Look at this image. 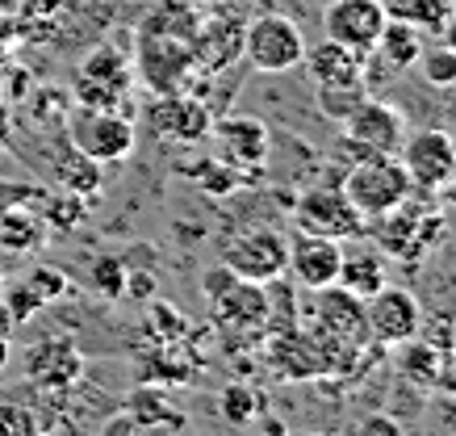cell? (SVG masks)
Instances as JSON below:
<instances>
[{
  "mask_svg": "<svg viewBox=\"0 0 456 436\" xmlns=\"http://www.w3.org/2000/svg\"><path fill=\"white\" fill-rule=\"evenodd\" d=\"M369 231L377 235L386 256H394V260H419L444 235V214L431 202H419V197L406 193L394 210L369 218Z\"/></svg>",
  "mask_w": 456,
  "mask_h": 436,
  "instance_id": "1",
  "label": "cell"
},
{
  "mask_svg": "<svg viewBox=\"0 0 456 436\" xmlns=\"http://www.w3.org/2000/svg\"><path fill=\"white\" fill-rule=\"evenodd\" d=\"M130 88H134V59L118 43H101L80 59L71 80V101L93 110H122Z\"/></svg>",
  "mask_w": 456,
  "mask_h": 436,
  "instance_id": "2",
  "label": "cell"
},
{
  "mask_svg": "<svg viewBox=\"0 0 456 436\" xmlns=\"http://www.w3.org/2000/svg\"><path fill=\"white\" fill-rule=\"evenodd\" d=\"M193 71L201 68H197L189 38H176V34H164V29H139L134 34V76L151 88L155 97L184 93Z\"/></svg>",
  "mask_w": 456,
  "mask_h": 436,
  "instance_id": "3",
  "label": "cell"
},
{
  "mask_svg": "<svg viewBox=\"0 0 456 436\" xmlns=\"http://www.w3.org/2000/svg\"><path fill=\"white\" fill-rule=\"evenodd\" d=\"M339 189L364 218L394 210L406 193H415V185H411L398 155H360V160H352Z\"/></svg>",
  "mask_w": 456,
  "mask_h": 436,
  "instance_id": "4",
  "label": "cell"
},
{
  "mask_svg": "<svg viewBox=\"0 0 456 436\" xmlns=\"http://www.w3.org/2000/svg\"><path fill=\"white\" fill-rule=\"evenodd\" d=\"M68 135L71 147L93 155L97 164H122L134 152V122L122 110H93V105H71L68 110Z\"/></svg>",
  "mask_w": 456,
  "mask_h": 436,
  "instance_id": "5",
  "label": "cell"
},
{
  "mask_svg": "<svg viewBox=\"0 0 456 436\" xmlns=\"http://www.w3.org/2000/svg\"><path fill=\"white\" fill-rule=\"evenodd\" d=\"M243 55L264 76H281V71L302 68L305 55V34L302 26L285 13H260L256 21L243 26Z\"/></svg>",
  "mask_w": 456,
  "mask_h": 436,
  "instance_id": "6",
  "label": "cell"
},
{
  "mask_svg": "<svg viewBox=\"0 0 456 436\" xmlns=\"http://www.w3.org/2000/svg\"><path fill=\"white\" fill-rule=\"evenodd\" d=\"M339 127H344V152L352 155V160H360V155H398L402 139H406V118H402V110L381 97H373V93L360 101Z\"/></svg>",
  "mask_w": 456,
  "mask_h": 436,
  "instance_id": "7",
  "label": "cell"
},
{
  "mask_svg": "<svg viewBox=\"0 0 456 436\" xmlns=\"http://www.w3.org/2000/svg\"><path fill=\"white\" fill-rule=\"evenodd\" d=\"M285 260H289V235L277 231V226H251L239 240H231L222 248V265L231 268L243 282H277L285 273Z\"/></svg>",
  "mask_w": 456,
  "mask_h": 436,
  "instance_id": "8",
  "label": "cell"
},
{
  "mask_svg": "<svg viewBox=\"0 0 456 436\" xmlns=\"http://www.w3.org/2000/svg\"><path fill=\"white\" fill-rule=\"evenodd\" d=\"M398 160L411 185L423 189V193H440L448 177H452V160H456V139L448 130L440 127H428V130H406V139L398 147Z\"/></svg>",
  "mask_w": 456,
  "mask_h": 436,
  "instance_id": "9",
  "label": "cell"
},
{
  "mask_svg": "<svg viewBox=\"0 0 456 436\" xmlns=\"http://www.w3.org/2000/svg\"><path fill=\"white\" fill-rule=\"evenodd\" d=\"M419 327H423V307L406 285H381L377 294L364 298V332L377 344L398 349L402 340L419 336Z\"/></svg>",
  "mask_w": 456,
  "mask_h": 436,
  "instance_id": "10",
  "label": "cell"
},
{
  "mask_svg": "<svg viewBox=\"0 0 456 436\" xmlns=\"http://www.w3.org/2000/svg\"><path fill=\"white\" fill-rule=\"evenodd\" d=\"M206 294L214 302V315H218L222 327H264L268 315H273L268 298H264V285L243 282L226 265H218L206 277Z\"/></svg>",
  "mask_w": 456,
  "mask_h": 436,
  "instance_id": "11",
  "label": "cell"
},
{
  "mask_svg": "<svg viewBox=\"0 0 456 436\" xmlns=\"http://www.w3.org/2000/svg\"><path fill=\"white\" fill-rule=\"evenodd\" d=\"M389 21L386 0H331L322 9V29L327 38H335L339 46L356 51V55H369L381 38V29Z\"/></svg>",
  "mask_w": 456,
  "mask_h": 436,
  "instance_id": "12",
  "label": "cell"
},
{
  "mask_svg": "<svg viewBox=\"0 0 456 436\" xmlns=\"http://www.w3.org/2000/svg\"><path fill=\"white\" fill-rule=\"evenodd\" d=\"M297 218H302V231H318V235H331V240H360L369 231V218L347 202L339 185H318V189L302 193Z\"/></svg>",
  "mask_w": 456,
  "mask_h": 436,
  "instance_id": "13",
  "label": "cell"
},
{
  "mask_svg": "<svg viewBox=\"0 0 456 436\" xmlns=\"http://www.w3.org/2000/svg\"><path fill=\"white\" fill-rule=\"evenodd\" d=\"M339 265H344V240L318 235V231H297L289 240V260L285 273L302 290H327L339 282Z\"/></svg>",
  "mask_w": 456,
  "mask_h": 436,
  "instance_id": "14",
  "label": "cell"
},
{
  "mask_svg": "<svg viewBox=\"0 0 456 436\" xmlns=\"http://www.w3.org/2000/svg\"><path fill=\"white\" fill-rule=\"evenodd\" d=\"M26 378L38 386V391H51V394H63L71 391L76 382L84 378V357L80 349L63 336H51V340H38L26 349Z\"/></svg>",
  "mask_w": 456,
  "mask_h": 436,
  "instance_id": "15",
  "label": "cell"
},
{
  "mask_svg": "<svg viewBox=\"0 0 456 436\" xmlns=\"http://www.w3.org/2000/svg\"><path fill=\"white\" fill-rule=\"evenodd\" d=\"M209 139L218 143L222 160L231 169H260L268 160V127L260 118H248V113H226L218 122H209Z\"/></svg>",
  "mask_w": 456,
  "mask_h": 436,
  "instance_id": "16",
  "label": "cell"
},
{
  "mask_svg": "<svg viewBox=\"0 0 456 436\" xmlns=\"http://www.w3.org/2000/svg\"><path fill=\"white\" fill-rule=\"evenodd\" d=\"M243 26H248V21H239V17H231V13L201 17L197 29L189 34L197 68H206V71H226L231 68V63L243 55Z\"/></svg>",
  "mask_w": 456,
  "mask_h": 436,
  "instance_id": "17",
  "label": "cell"
},
{
  "mask_svg": "<svg viewBox=\"0 0 456 436\" xmlns=\"http://www.w3.org/2000/svg\"><path fill=\"white\" fill-rule=\"evenodd\" d=\"M147 122H151V130L159 139H176V143L209 139V113L189 93H164V97H155V105L147 110Z\"/></svg>",
  "mask_w": 456,
  "mask_h": 436,
  "instance_id": "18",
  "label": "cell"
},
{
  "mask_svg": "<svg viewBox=\"0 0 456 436\" xmlns=\"http://www.w3.org/2000/svg\"><path fill=\"white\" fill-rule=\"evenodd\" d=\"M302 63H305V71H310L314 88L318 85H352V80H364V55L339 46L335 38H322L318 46H305ZM369 93H373V88H369Z\"/></svg>",
  "mask_w": 456,
  "mask_h": 436,
  "instance_id": "19",
  "label": "cell"
},
{
  "mask_svg": "<svg viewBox=\"0 0 456 436\" xmlns=\"http://www.w3.org/2000/svg\"><path fill=\"white\" fill-rule=\"evenodd\" d=\"M423 29L415 21H406V17H394L389 13L386 29H381V38L369 55H377L381 68H389V76H402V71H415L419 55H423Z\"/></svg>",
  "mask_w": 456,
  "mask_h": 436,
  "instance_id": "20",
  "label": "cell"
},
{
  "mask_svg": "<svg viewBox=\"0 0 456 436\" xmlns=\"http://www.w3.org/2000/svg\"><path fill=\"white\" fill-rule=\"evenodd\" d=\"M402 369H406V378L419 382V386H440L448 378V357L440 352V344H431V340H402Z\"/></svg>",
  "mask_w": 456,
  "mask_h": 436,
  "instance_id": "21",
  "label": "cell"
},
{
  "mask_svg": "<svg viewBox=\"0 0 456 436\" xmlns=\"http://www.w3.org/2000/svg\"><path fill=\"white\" fill-rule=\"evenodd\" d=\"M46 240V223L26 206H4L0 210V248L4 252H34Z\"/></svg>",
  "mask_w": 456,
  "mask_h": 436,
  "instance_id": "22",
  "label": "cell"
},
{
  "mask_svg": "<svg viewBox=\"0 0 456 436\" xmlns=\"http://www.w3.org/2000/svg\"><path fill=\"white\" fill-rule=\"evenodd\" d=\"M126 415L139 424V432H151V428H184V415H180L172 403H167L164 391L155 386H142L126 399Z\"/></svg>",
  "mask_w": 456,
  "mask_h": 436,
  "instance_id": "23",
  "label": "cell"
},
{
  "mask_svg": "<svg viewBox=\"0 0 456 436\" xmlns=\"http://www.w3.org/2000/svg\"><path fill=\"white\" fill-rule=\"evenodd\" d=\"M335 285L364 302L369 294H377V290L386 285V268H381V260H377V256H369V252H360V256H347V252H344V265H339V282H335Z\"/></svg>",
  "mask_w": 456,
  "mask_h": 436,
  "instance_id": "24",
  "label": "cell"
},
{
  "mask_svg": "<svg viewBox=\"0 0 456 436\" xmlns=\"http://www.w3.org/2000/svg\"><path fill=\"white\" fill-rule=\"evenodd\" d=\"M101 181H105V172H101V164L93 160V155L71 152V155H63V160H59V185H63L68 193L93 197L101 189Z\"/></svg>",
  "mask_w": 456,
  "mask_h": 436,
  "instance_id": "25",
  "label": "cell"
},
{
  "mask_svg": "<svg viewBox=\"0 0 456 436\" xmlns=\"http://www.w3.org/2000/svg\"><path fill=\"white\" fill-rule=\"evenodd\" d=\"M364 97H369V85H364V80H352V85H318V93H314L318 113L331 118V122H344Z\"/></svg>",
  "mask_w": 456,
  "mask_h": 436,
  "instance_id": "26",
  "label": "cell"
},
{
  "mask_svg": "<svg viewBox=\"0 0 456 436\" xmlns=\"http://www.w3.org/2000/svg\"><path fill=\"white\" fill-rule=\"evenodd\" d=\"M415 71L428 80L431 88H452L456 85V51L448 43H436V46H423Z\"/></svg>",
  "mask_w": 456,
  "mask_h": 436,
  "instance_id": "27",
  "label": "cell"
},
{
  "mask_svg": "<svg viewBox=\"0 0 456 436\" xmlns=\"http://www.w3.org/2000/svg\"><path fill=\"white\" fill-rule=\"evenodd\" d=\"M42 223L55 226V231H71V226L84 223V206H88V197H76V193H55V197H42Z\"/></svg>",
  "mask_w": 456,
  "mask_h": 436,
  "instance_id": "28",
  "label": "cell"
},
{
  "mask_svg": "<svg viewBox=\"0 0 456 436\" xmlns=\"http://www.w3.org/2000/svg\"><path fill=\"white\" fill-rule=\"evenodd\" d=\"M218 411L226 424H251V415H256V394H251L248 386L231 382V386H222V394H218Z\"/></svg>",
  "mask_w": 456,
  "mask_h": 436,
  "instance_id": "29",
  "label": "cell"
},
{
  "mask_svg": "<svg viewBox=\"0 0 456 436\" xmlns=\"http://www.w3.org/2000/svg\"><path fill=\"white\" fill-rule=\"evenodd\" d=\"M452 0H406V9H402L398 17H406V21H415L419 29H440L448 17H452Z\"/></svg>",
  "mask_w": 456,
  "mask_h": 436,
  "instance_id": "30",
  "label": "cell"
},
{
  "mask_svg": "<svg viewBox=\"0 0 456 436\" xmlns=\"http://www.w3.org/2000/svg\"><path fill=\"white\" fill-rule=\"evenodd\" d=\"M21 282L29 285V290H34V294L42 298V302H59V298L68 294L71 285H68V277H63V273H59L55 265H34L26 273V277H21Z\"/></svg>",
  "mask_w": 456,
  "mask_h": 436,
  "instance_id": "31",
  "label": "cell"
},
{
  "mask_svg": "<svg viewBox=\"0 0 456 436\" xmlns=\"http://www.w3.org/2000/svg\"><path fill=\"white\" fill-rule=\"evenodd\" d=\"M0 298H4V307H9V315H13V324H17V327L29 324V319H34V315H38V310L46 307V302H42V298L34 294V290H29L26 282L4 285V290H0Z\"/></svg>",
  "mask_w": 456,
  "mask_h": 436,
  "instance_id": "32",
  "label": "cell"
},
{
  "mask_svg": "<svg viewBox=\"0 0 456 436\" xmlns=\"http://www.w3.org/2000/svg\"><path fill=\"white\" fill-rule=\"evenodd\" d=\"M42 420L26 403H0V436H34Z\"/></svg>",
  "mask_w": 456,
  "mask_h": 436,
  "instance_id": "33",
  "label": "cell"
},
{
  "mask_svg": "<svg viewBox=\"0 0 456 436\" xmlns=\"http://www.w3.org/2000/svg\"><path fill=\"white\" fill-rule=\"evenodd\" d=\"M93 285H97V290L110 298V302H118V298H122V290H126V268H122V260L101 256L97 265H93Z\"/></svg>",
  "mask_w": 456,
  "mask_h": 436,
  "instance_id": "34",
  "label": "cell"
},
{
  "mask_svg": "<svg viewBox=\"0 0 456 436\" xmlns=\"http://www.w3.org/2000/svg\"><path fill=\"white\" fill-rule=\"evenodd\" d=\"M431 424H436L440 432H456V394H448V399H436V403H431Z\"/></svg>",
  "mask_w": 456,
  "mask_h": 436,
  "instance_id": "35",
  "label": "cell"
},
{
  "mask_svg": "<svg viewBox=\"0 0 456 436\" xmlns=\"http://www.w3.org/2000/svg\"><path fill=\"white\" fill-rule=\"evenodd\" d=\"M356 428L360 432H381V436H398L402 432V424L394 420V415H364Z\"/></svg>",
  "mask_w": 456,
  "mask_h": 436,
  "instance_id": "36",
  "label": "cell"
},
{
  "mask_svg": "<svg viewBox=\"0 0 456 436\" xmlns=\"http://www.w3.org/2000/svg\"><path fill=\"white\" fill-rule=\"evenodd\" d=\"M122 294L130 298H151L155 294V277L151 273H126V290Z\"/></svg>",
  "mask_w": 456,
  "mask_h": 436,
  "instance_id": "37",
  "label": "cell"
},
{
  "mask_svg": "<svg viewBox=\"0 0 456 436\" xmlns=\"http://www.w3.org/2000/svg\"><path fill=\"white\" fill-rule=\"evenodd\" d=\"M13 315H9V307H4V298H0V336H4V340H9V336H13Z\"/></svg>",
  "mask_w": 456,
  "mask_h": 436,
  "instance_id": "38",
  "label": "cell"
},
{
  "mask_svg": "<svg viewBox=\"0 0 456 436\" xmlns=\"http://www.w3.org/2000/svg\"><path fill=\"white\" fill-rule=\"evenodd\" d=\"M440 34H444L440 43H448V46H452V51H456V9H452V17H448V21H444V26H440Z\"/></svg>",
  "mask_w": 456,
  "mask_h": 436,
  "instance_id": "39",
  "label": "cell"
},
{
  "mask_svg": "<svg viewBox=\"0 0 456 436\" xmlns=\"http://www.w3.org/2000/svg\"><path fill=\"white\" fill-rule=\"evenodd\" d=\"M440 193H448V197H456V160H452V177H448V185H444Z\"/></svg>",
  "mask_w": 456,
  "mask_h": 436,
  "instance_id": "40",
  "label": "cell"
},
{
  "mask_svg": "<svg viewBox=\"0 0 456 436\" xmlns=\"http://www.w3.org/2000/svg\"><path fill=\"white\" fill-rule=\"evenodd\" d=\"M4 366H9V340L0 336V369H4Z\"/></svg>",
  "mask_w": 456,
  "mask_h": 436,
  "instance_id": "41",
  "label": "cell"
},
{
  "mask_svg": "<svg viewBox=\"0 0 456 436\" xmlns=\"http://www.w3.org/2000/svg\"><path fill=\"white\" fill-rule=\"evenodd\" d=\"M0 290H4V268H0Z\"/></svg>",
  "mask_w": 456,
  "mask_h": 436,
  "instance_id": "42",
  "label": "cell"
},
{
  "mask_svg": "<svg viewBox=\"0 0 456 436\" xmlns=\"http://www.w3.org/2000/svg\"><path fill=\"white\" fill-rule=\"evenodd\" d=\"M0 97H4V88H0Z\"/></svg>",
  "mask_w": 456,
  "mask_h": 436,
  "instance_id": "43",
  "label": "cell"
}]
</instances>
